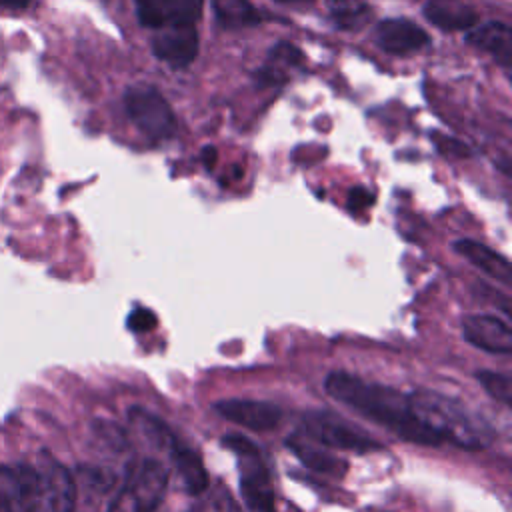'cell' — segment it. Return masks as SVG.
Segmentation results:
<instances>
[{
    "label": "cell",
    "instance_id": "obj_30",
    "mask_svg": "<svg viewBox=\"0 0 512 512\" xmlns=\"http://www.w3.org/2000/svg\"><path fill=\"white\" fill-rule=\"evenodd\" d=\"M220 512H238V510L232 506V502H228V506H226V508L220 504Z\"/></svg>",
    "mask_w": 512,
    "mask_h": 512
},
{
    "label": "cell",
    "instance_id": "obj_4",
    "mask_svg": "<svg viewBox=\"0 0 512 512\" xmlns=\"http://www.w3.org/2000/svg\"><path fill=\"white\" fill-rule=\"evenodd\" d=\"M170 474L156 458H140L126 470L108 512H156L166 496Z\"/></svg>",
    "mask_w": 512,
    "mask_h": 512
},
{
    "label": "cell",
    "instance_id": "obj_22",
    "mask_svg": "<svg viewBox=\"0 0 512 512\" xmlns=\"http://www.w3.org/2000/svg\"><path fill=\"white\" fill-rule=\"evenodd\" d=\"M476 380L482 384V388L504 406H512V378L500 372L492 370H480L476 372Z\"/></svg>",
    "mask_w": 512,
    "mask_h": 512
},
{
    "label": "cell",
    "instance_id": "obj_6",
    "mask_svg": "<svg viewBox=\"0 0 512 512\" xmlns=\"http://www.w3.org/2000/svg\"><path fill=\"white\" fill-rule=\"evenodd\" d=\"M222 444L238 454L240 462V492L250 512H274V492L268 466L264 464L260 450L244 436L228 434Z\"/></svg>",
    "mask_w": 512,
    "mask_h": 512
},
{
    "label": "cell",
    "instance_id": "obj_15",
    "mask_svg": "<svg viewBox=\"0 0 512 512\" xmlns=\"http://www.w3.org/2000/svg\"><path fill=\"white\" fill-rule=\"evenodd\" d=\"M286 446L294 452V456L310 470L330 474V476H342L348 468V464L334 454L326 450V446L314 442L306 434H292L286 438Z\"/></svg>",
    "mask_w": 512,
    "mask_h": 512
},
{
    "label": "cell",
    "instance_id": "obj_3",
    "mask_svg": "<svg viewBox=\"0 0 512 512\" xmlns=\"http://www.w3.org/2000/svg\"><path fill=\"white\" fill-rule=\"evenodd\" d=\"M20 512H72L76 484L66 466L44 456L36 464H20Z\"/></svg>",
    "mask_w": 512,
    "mask_h": 512
},
{
    "label": "cell",
    "instance_id": "obj_13",
    "mask_svg": "<svg viewBox=\"0 0 512 512\" xmlns=\"http://www.w3.org/2000/svg\"><path fill=\"white\" fill-rule=\"evenodd\" d=\"M424 18L440 30L464 32L478 24L476 10L464 0H426Z\"/></svg>",
    "mask_w": 512,
    "mask_h": 512
},
{
    "label": "cell",
    "instance_id": "obj_2",
    "mask_svg": "<svg viewBox=\"0 0 512 512\" xmlns=\"http://www.w3.org/2000/svg\"><path fill=\"white\" fill-rule=\"evenodd\" d=\"M414 416L444 444L462 450H482L490 444V428L476 418L460 400L432 390L410 392Z\"/></svg>",
    "mask_w": 512,
    "mask_h": 512
},
{
    "label": "cell",
    "instance_id": "obj_7",
    "mask_svg": "<svg viewBox=\"0 0 512 512\" xmlns=\"http://www.w3.org/2000/svg\"><path fill=\"white\" fill-rule=\"evenodd\" d=\"M302 434L312 438L314 442L356 454H368L380 450L382 444L366 434L362 428L352 426L338 414L326 410H308L302 416Z\"/></svg>",
    "mask_w": 512,
    "mask_h": 512
},
{
    "label": "cell",
    "instance_id": "obj_19",
    "mask_svg": "<svg viewBox=\"0 0 512 512\" xmlns=\"http://www.w3.org/2000/svg\"><path fill=\"white\" fill-rule=\"evenodd\" d=\"M216 22L226 30H240L260 24L262 16L250 0H212Z\"/></svg>",
    "mask_w": 512,
    "mask_h": 512
},
{
    "label": "cell",
    "instance_id": "obj_31",
    "mask_svg": "<svg viewBox=\"0 0 512 512\" xmlns=\"http://www.w3.org/2000/svg\"><path fill=\"white\" fill-rule=\"evenodd\" d=\"M276 2H286V4H298V2H312V0H276Z\"/></svg>",
    "mask_w": 512,
    "mask_h": 512
},
{
    "label": "cell",
    "instance_id": "obj_12",
    "mask_svg": "<svg viewBox=\"0 0 512 512\" xmlns=\"http://www.w3.org/2000/svg\"><path fill=\"white\" fill-rule=\"evenodd\" d=\"M378 46L396 56H406L430 44L428 34L408 18H386L376 26Z\"/></svg>",
    "mask_w": 512,
    "mask_h": 512
},
{
    "label": "cell",
    "instance_id": "obj_26",
    "mask_svg": "<svg viewBox=\"0 0 512 512\" xmlns=\"http://www.w3.org/2000/svg\"><path fill=\"white\" fill-rule=\"evenodd\" d=\"M372 202V194H368V190L364 188H352L350 196H348V206L350 210H362Z\"/></svg>",
    "mask_w": 512,
    "mask_h": 512
},
{
    "label": "cell",
    "instance_id": "obj_14",
    "mask_svg": "<svg viewBox=\"0 0 512 512\" xmlns=\"http://www.w3.org/2000/svg\"><path fill=\"white\" fill-rule=\"evenodd\" d=\"M466 42L488 52L500 66H512V28L508 24L492 20L480 26H472L466 34Z\"/></svg>",
    "mask_w": 512,
    "mask_h": 512
},
{
    "label": "cell",
    "instance_id": "obj_18",
    "mask_svg": "<svg viewBox=\"0 0 512 512\" xmlns=\"http://www.w3.org/2000/svg\"><path fill=\"white\" fill-rule=\"evenodd\" d=\"M128 420H130L132 428L156 450L170 454V450L178 444L162 420H158L156 416H152L150 412H146L138 406L128 412Z\"/></svg>",
    "mask_w": 512,
    "mask_h": 512
},
{
    "label": "cell",
    "instance_id": "obj_24",
    "mask_svg": "<svg viewBox=\"0 0 512 512\" xmlns=\"http://www.w3.org/2000/svg\"><path fill=\"white\" fill-rule=\"evenodd\" d=\"M258 86H274V84H284L288 80V76L284 74V70L272 62H266V66H262L256 74H254Z\"/></svg>",
    "mask_w": 512,
    "mask_h": 512
},
{
    "label": "cell",
    "instance_id": "obj_21",
    "mask_svg": "<svg viewBox=\"0 0 512 512\" xmlns=\"http://www.w3.org/2000/svg\"><path fill=\"white\" fill-rule=\"evenodd\" d=\"M0 512H20L18 468L0 466Z\"/></svg>",
    "mask_w": 512,
    "mask_h": 512
},
{
    "label": "cell",
    "instance_id": "obj_20",
    "mask_svg": "<svg viewBox=\"0 0 512 512\" xmlns=\"http://www.w3.org/2000/svg\"><path fill=\"white\" fill-rule=\"evenodd\" d=\"M330 16L340 30L362 28L372 14L368 0H326Z\"/></svg>",
    "mask_w": 512,
    "mask_h": 512
},
{
    "label": "cell",
    "instance_id": "obj_16",
    "mask_svg": "<svg viewBox=\"0 0 512 512\" xmlns=\"http://www.w3.org/2000/svg\"><path fill=\"white\" fill-rule=\"evenodd\" d=\"M454 250L462 258H466L472 266H476L478 270L488 274L490 278H494L506 286L512 282V270H510L508 258L502 256L500 252L488 248L486 244H480L470 238H462V240L454 242Z\"/></svg>",
    "mask_w": 512,
    "mask_h": 512
},
{
    "label": "cell",
    "instance_id": "obj_10",
    "mask_svg": "<svg viewBox=\"0 0 512 512\" xmlns=\"http://www.w3.org/2000/svg\"><path fill=\"white\" fill-rule=\"evenodd\" d=\"M214 410L222 418L256 432L272 430L282 418V410L276 404L264 402V400H252V398L218 400L214 404Z\"/></svg>",
    "mask_w": 512,
    "mask_h": 512
},
{
    "label": "cell",
    "instance_id": "obj_8",
    "mask_svg": "<svg viewBox=\"0 0 512 512\" xmlns=\"http://www.w3.org/2000/svg\"><path fill=\"white\" fill-rule=\"evenodd\" d=\"M202 0H136V16L144 28H166L196 24Z\"/></svg>",
    "mask_w": 512,
    "mask_h": 512
},
{
    "label": "cell",
    "instance_id": "obj_23",
    "mask_svg": "<svg viewBox=\"0 0 512 512\" xmlns=\"http://www.w3.org/2000/svg\"><path fill=\"white\" fill-rule=\"evenodd\" d=\"M268 58H270L268 62H272L276 66H286V64L288 66H298L302 62V52L290 42H278L270 50Z\"/></svg>",
    "mask_w": 512,
    "mask_h": 512
},
{
    "label": "cell",
    "instance_id": "obj_28",
    "mask_svg": "<svg viewBox=\"0 0 512 512\" xmlns=\"http://www.w3.org/2000/svg\"><path fill=\"white\" fill-rule=\"evenodd\" d=\"M32 0H0V8L4 10H26Z\"/></svg>",
    "mask_w": 512,
    "mask_h": 512
},
{
    "label": "cell",
    "instance_id": "obj_29",
    "mask_svg": "<svg viewBox=\"0 0 512 512\" xmlns=\"http://www.w3.org/2000/svg\"><path fill=\"white\" fill-rule=\"evenodd\" d=\"M202 162L206 168H212L216 164V148L214 146H206L202 150Z\"/></svg>",
    "mask_w": 512,
    "mask_h": 512
},
{
    "label": "cell",
    "instance_id": "obj_17",
    "mask_svg": "<svg viewBox=\"0 0 512 512\" xmlns=\"http://www.w3.org/2000/svg\"><path fill=\"white\" fill-rule=\"evenodd\" d=\"M168 460H170L182 488L188 494H200L208 488V472H206V468H204V464H202V460L196 452L176 444L170 450Z\"/></svg>",
    "mask_w": 512,
    "mask_h": 512
},
{
    "label": "cell",
    "instance_id": "obj_27",
    "mask_svg": "<svg viewBox=\"0 0 512 512\" xmlns=\"http://www.w3.org/2000/svg\"><path fill=\"white\" fill-rule=\"evenodd\" d=\"M438 146H440L442 152H448V154H456V156H468L470 154L464 144H460V142H456L452 138H442V142Z\"/></svg>",
    "mask_w": 512,
    "mask_h": 512
},
{
    "label": "cell",
    "instance_id": "obj_11",
    "mask_svg": "<svg viewBox=\"0 0 512 512\" xmlns=\"http://www.w3.org/2000/svg\"><path fill=\"white\" fill-rule=\"evenodd\" d=\"M464 338L490 354H510L512 352V330L510 326L494 314H468L462 318Z\"/></svg>",
    "mask_w": 512,
    "mask_h": 512
},
{
    "label": "cell",
    "instance_id": "obj_1",
    "mask_svg": "<svg viewBox=\"0 0 512 512\" xmlns=\"http://www.w3.org/2000/svg\"><path fill=\"white\" fill-rule=\"evenodd\" d=\"M324 390L332 400L384 426L394 436L406 442H414L422 446L442 444L436 438V434H432L414 416L410 394L398 388L362 380L360 376H354L348 372H330L324 380Z\"/></svg>",
    "mask_w": 512,
    "mask_h": 512
},
{
    "label": "cell",
    "instance_id": "obj_5",
    "mask_svg": "<svg viewBox=\"0 0 512 512\" xmlns=\"http://www.w3.org/2000/svg\"><path fill=\"white\" fill-rule=\"evenodd\" d=\"M124 108L132 124L150 140H166L176 134V116L168 100L152 84L136 82L124 92Z\"/></svg>",
    "mask_w": 512,
    "mask_h": 512
},
{
    "label": "cell",
    "instance_id": "obj_25",
    "mask_svg": "<svg viewBox=\"0 0 512 512\" xmlns=\"http://www.w3.org/2000/svg\"><path fill=\"white\" fill-rule=\"evenodd\" d=\"M156 322H158V318L148 308H138L128 316V326L134 332H148L156 326Z\"/></svg>",
    "mask_w": 512,
    "mask_h": 512
},
{
    "label": "cell",
    "instance_id": "obj_9",
    "mask_svg": "<svg viewBox=\"0 0 512 512\" xmlns=\"http://www.w3.org/2000/svg\"><path fill=\"white\" fill-rule=\"evenodd\" d=\"M152 52L172 68H186L198 56V32L192 24L158 28L152 38Z\"/></svg>",
    "mask_w": 512,
    "mask_h": 512
}]
</instances>
